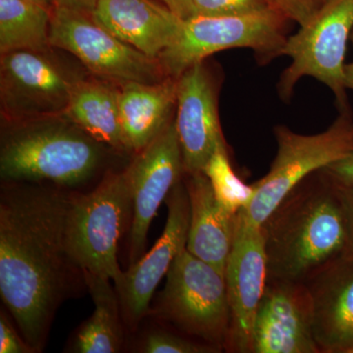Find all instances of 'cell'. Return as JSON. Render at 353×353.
<instances>
[{
	"label": "cell",
	"instance_id": "cell-3",
	"mask_svg": "<svg viewBox=\"0 0 353 353\" xmlns=\"http://www.w3.org/2000/svg\"><path fill=\"white\" fill-rule=\"evenodd\" d=\"M2 134L0 176L4 183H52L76 188L101 168L104 146L69 120L22 121Z\"/></svg>",
	"mask_w": 353,
	"mask_h": 353
},
{
	"label": "cell",
	"instance_id": "cell-29",
	"mask_svg": "<svg viewBox=\"0 0 353 353\" xmlns=\"http://www.w3.org/2000/svg\"><path fill=\"white\" fill-rule=\"evenodd\" d=\"M334 188L340 199L347 224V240L345 257L353 259V190L343 189L336 185H334Z\"/></svg>",
	"mask_w": 353,
	"mask_h": 353
},
{
	"label": "cell",
	"instance_id": "cell-23",
	"mask_svg": "<svg viewBox=\"0 0 353 353\" xmlns=\"http://www.w3.org/2000/svg\"><path fill=\"white\" fill-rule=\"evenodd\" d=\"M203 173L208 176L218 202L231 214H238L239 211L245 208L252 201L254 188L252 185H246L234 173L227 148L216 150Z\"/></svg>",
	"mask_w": 353,
	"mask_h": 353
},
{
	"label": "cell",
	"instance_id": "cell-22",
	"mask_svg": "<svg viewBox=\"0 0 353 353\" xmlns=\"http://www.w3.org/2000/svg\"><path fill=\"white\" fill-rule=\"evenodd\" d=\"M51 15L27 0H0V52L46 51L50 48Z\"/></svg>",
	"mask_w": 353,
	"mask_h": 353
},
{
	"label": "cell",
	"instance_id": "cell-34",
	"mask_svg": "<svg viewBox=\"0 0 353 353\" xmlns=\"http://www.w3.org/2000/svg\"><path fill=\"white\" fill-rule=\"evenodd\" d=\"M352 353H353V350H352Z\"/></svg>",
	"mask_w": 353,
	"mask_h": 353
},
{
	"label": "cell",
	"instance_id": "cell-18",
	"mask_svg": "<svg viewBox=\"0 0 353 353\" xmlns=\"http://www.w3.org/2000/svg\"><path fill=\"white\" fill-rule=\"evenodd\" d=\"M185 176L190 201V226L185 248L225 275L233 246L236 215L218 202L203 172Z\"/></svg>",
	"mask_w": 353,
	"mask_h": 353
},
{
	"label": "cell",
	"instance_id": "cell-21",
	"mask_svg": "<svg viewBox=\"0 0 353 353\" xmlns=\"http://www.w3.org/2000/svg\"><path fill=\"white\" fill-rule=\"evenodd\" d=\"M87 290L94 304L92 315L76 330L67 352L117 353L124 345L125 324L119 297L109 279L83 271Z\"/></svg>",
	"mask_w": 353,
	"mask_h": 353
},
{
	"label": "cell",
	"instance_id": "cell-8",
	"mask_svg": "<svg viewBox=\"0 0 353 353\" xmlns=\"http://www.w3.org/2000/svg\"><path fill=\"white\" fill-rule=\"evenodd\" d=\"M353 32V0H327L299 31L288 36L281 55L290 64L279 80V95L285 101L303 77L324 83L336 97L338 108L350 106L343 78L345 58Z\"/></svg>",
	"mask_w": 353,
	"mask_h": 353
},
{
	"label": "cell",
	"instance_id": "cell-14",
	"mask_svg": "<svg viewBox=\"0 0 353 353\" xmlns=\"http://www.w3.org/2000/svg\"><path fill=\"white\" fill-rule=\"evenodd\" d=\"M175 126L183 175L201 173L216 150L227 148L218 112L217 80L205 61L176 78Z\"/></svg>",
	"mask_w": 353,
	"mask_h": 353
},
{
	"label": "cell",
	"instance_id": "cell-5",
	"mask_svg": "<svg viewBox=\"0 0 353 353\" xmlns=\"http://www.w3.org/2000/svg\"><path fill=\"white\" fill-rule=\"evenodd\" d=\"M148 315L226 350L231 310L224 274L183 248L172 263L164 289Z\"/></svg>",
	"mask_w": 353,
	"mask_h": 353
},
{
	"label": "cell",
	"instance_id": "cell-30",
	"mask_svg": "<svg viewBox=\"0 0 353 353\" xmlns=\"http://www.w3.org/2000/svg\"><path fill=\"white\" fill-rule=\"evenodd\" d=\"M172 13L182 20H188L196 16L194 0H160Z\"/></svg>",
	"mask_w": 353,
	"mask_h": 353
},
{
	"label": "cell",
	"instance_id": "cell-2",
	"mask_svg": "<svg viewBox=\"0 0 353 353\" xmlns=\"http://www.w3.org/2000/svg\"><path fill=\"white\" fill-rule=\"evenodd\" d=\"M261 230L268 279L274 280L306 282L347 250L340 199L319 171L290 190Z\"/></svg>",
	"mask_w": 353,
	"mask_h": 353
},
{
	"label": "cell",
	"instance_id": "cell-11",
	"mask_svg": "<svg viewBox=\"0 0 353 353\" xmlns=\"http://www.w3.org/2000/svg\"><path fill=\"white\" fill-rule=\"evenodd\" d=\"M168 214L163 233L157 243L136 263L129 265L114 281L119 297L123 321L128 332L138 331L150 311L155 290L172 263L187 245L190 226V201L183 181L166 199Z\"/></svg>",
	"mask_w": 353,
	"mask_h": 353
},
{
	"label": "cell",
	"instance_id": "cell-10",
	"mask_svg": "<svg viewBox=\"0 0 353 353\" xmlns=\"http://www.w3.org/2000/svg\"><path fill=\"white\" fill-rule=\"evenodd\" d=\"M78 80L46 51L4 53L0 59L2 111L11 122L62 117Z\"/></svg>",
	"mask_w": 353,
	"mask_h": 353
},
{
	"label": "cell",
	"instance_id": "cell-31",
	"mask_svg": "<svg viewBox=\"0 0 353 353\" xmlns=\"http://www.w3.org/2000/svg\"><path fill=\"white\" fill-rule=\"evenodd\" d=\"M97 1L99 0H57V6L73 9V10L92 15Z\"/></svg>",
	"mask_w": 353,
	"mask_h": 353
},
{
	"label": "cell",
	"instance_id": "cell-26",
	"mask_svg": "<svg viewBox=\"0 0 353 353\" xmlns=\"http://www.w3.org/2000/svg\"><path fill=\"white\" fill-rule=\"evenodd\" d=\"M274 8L289 21L303 26L312 18L325 0H271Z\"/></svg>",
	"mask_w": 353,
	"mask_h": 353
},
{
	"label": "cell",
	"instance_id": "cell-1",
	"mask_svg": "<svg viewBox=\"0 0 353 353\" xmlns=\"http://www.w3.org/2000/svg\"><path fill=\"white\" fill-rule=\"evenodd\" d=\"M59 188L4 183L0 194V296L37 353L61 304L87 289L69 250L73 192Z\"/></svg>",
	"mask_w": 353,
	"mask_h": 353
},
{
	"label": "cell",
	"instance_id": "cell-27",
	"mask_svg": "<svg viewBox=\"0 0 353 353\" xmlns=\"http://www.w3.org/2000/svg\"><path fill=\"white\" fill-rule=\"evenodd\" d=\"M0 353H37L18 333L3 309L0 311Z\"/></svg>",
	"mask_w": 353,
	"mask_h": 353
},
{
	"label": "cell",
	"instance_id": "cell-15",
	"mask_svg": "<svg viewBox=\"0 0 353 353\" xmlns=\"http://www.w3.org/2000/svg\"><path fill=\"white\" fill-rule=\"evenodd\" d=\"M253 353H318L312 299L303 282L267 280L252 333Z\"/></svg>",
	"mask_w": 353,
	"mask_h": 353
},
{
	"label": "cell",
	"instance_id": "cell-25",
	"mask_svg": "<svg viewBox=\"0 0 353 353\" xmlns=\"http://www.w3.org/2000/svg\"><path fill=\"white\" fill-rule=\"evenodd\" d=\"M196 15L226 16L275 9L271 0H194Z\"/></svg>",
	"mask_w": 353,
	"mask_h": 353
},
{
	"label": "cell",
	"instance_id": "cell-4",
	"mask_svg": "<svg viewBox=\"0 0 353 353\" xmlns=\"http://www.w3.org/2000/svg\"><path fill=\"white\" fill-rule=\"evenodd\" d=\"M132 214L128 168L110 174L88 194H72L68 217V245L83 271L116 281L122 274L118 248L130 230Z\"/></svg>",
	"mask_w": 353,
	"mask_h": 353
},
{
	"label": "cell",
	"instance_id": "cell-7",
	"mask_svg": "<svg viewBox=\"0 0 353 353\" xmlns=\"http://www.w3.org/2000/svg\"><path fill=\"white\" fill-rule=\"evenodd\" d=\"M274 134L278 148L270 170L252 183V201L239 211L248 224L257 228L304 179L352 152V111L350 106L341 109L333 124L318 134H297L279 125Z\"/></svg>",
	"mask_w": 353,
	"mask_h": 353
},
{
	"label": "cell",
	"instance_id": "cell-24",
	"mask_svg": "<svg viewBox=\"0 0 353 353\" xmlns=\"http://www.w3.org/2000/svg\"><path fill=\"white\" fill-rule=\"evenodd\" d=\"M134 352L141 353H214L220 348L209 343H197L169 330L152 329L143 334Z\"/></svg>",
	"mask_w": 353,
	"mask_h": 353
},
{
	"label": "cell",
	"instance_id": "cell-33",
	"mask_svg": "<svg viewBox=\"0 0 353 353\" xmlns=\"http://www.w3.org/2000/svg\"><path fill=\"white\" fill-rule=\"evenodd\" d=\"M27 1L43 7V8L50 10V12H53V10H54L57 6V0H27Z\"/></svg>",
	"mask_w": 353,
	"mask_h": 353
},
{
	"label": "cell",
	"instance_id": "cell-13",
	"mask_svg": "<svg viewBox=\"0 0 353 353\" xmlns=\"http://www.w3.org/2000/svg\"><path fill=\"white\" fill-rule=\"evenodd\" d=\"M268 280L264 236L261 228L248 224L240 212L231 252L225 269L231 330L226 350L252 352L255 316Z\"/></svg>",
	"mask_w": 353,
	"mask_h": 353
},
{
	"label": "cell",
	"instance_id": "cell-35",
	"mask_svg": "<svg viewBox=\"0 0 353 353\" xmlns=\"http://www.w3.org/2000/svg\"><path fill=\"white\" fill-rule=\"evenodd\" d=\"M325 1H327V0H325Z\"/></svg>",
	"mask_w": 353,
	"mask_h": 353
},
{
	"label": "cell",
	"instance_id": "cell-28",
	"mask_svg": "<svg viewBox=\"0 0 353 353\" xmlns=\"http://www.w3.org/2000/svg\"><path fill=\"white\" fill-rule=\"evenodd\" d=\"M319 173L336 187L353 190V150L324 167Z\"/></svg>",
	"mask_w": 353,
	"mask_h": 353
},
{
	"label": "cell",
	"instance_id": "cell-20",
	"mask_svg": "<svg viewBox=\"0 0 353 353\" xmlns=\"http://www.w3.org/2000/svg\"><path fill=\"white\" fill-rule=\"evenodd\" d=\"M120 90L95 81H77L65 109V119L81 128L103 145L120 152H129L119 109Z\"/></svg>",
	"mask_w": 353,
	"mask_h": 353
},
{
	"label": "cell",
	"instance_id": "cell-12",
	"mask_svg": "<svg viewBox=\"0 0 353 353\" xmlns=\"http://www.w3.org/2000/svg\"><path fill=\"white\" fill-rule=\"evenodd\" d=\"M127 168L132 199L129 230V265H132L145 254L152 220L185 174L175 121L139 152Z\"/></svg>",
	"mask_w": 353,
	"mask_h": 353
},
{
	"label": "cell",
	"instance_id": "cell-19",
	"mask_svg": "<svg viewBox=\"0 0 353 353\" xmlns=\"http://www.w3.org/2000/svg\"><path fill=\"white\" fill-rule=\"evenodd\" d=\"M176 78L168 77L155 83H123L120 119L129 152H141L170 124L176 105Z\"/></svg>",
	"mask_w": 353,
	"mask_h": 353
},
{
	"label": "cell",
	"instance_id": "cell-17",
	"mask_svg": "<svg viewBox=\"0 0 353 353\" xmlns=\"http://www.w3.org/2000/svg\"><path fill=\"white\" fill-rule=\"evenodd\" d=\"M90 16L123 43L153 59L175 41L183 23L152 0H99Z\"/></svg>",
	"mask_w": 353,
	"mask_h": 353
},
{
	"label": "cell",
	"instance_id": "cell-16",
	"mask_svg": "<svg viewBox=\"0 0 353 353\" xmlns=\"http://www.w3.org/2000/svg\"><path fill=\"white\" fill-rule=\"evenodd\" d=\"M305 283L312 299L313 331L320 352L353 350V259L341 257Z\"/></svg>",
	"mask_w": 353,
	"mask_h": 353
},
{
	"label": "cell",
	"instance_id": "cell-9",
	"mask_svg": "<svg viewBox=\"0 0 353 353\" xmlns=\"http://www.w3.org/2000/svg\"><path fill=\"white\" fill-rule=\"evenodd\" d=\"M50 43L68 51L92 73L121 85L155 83L168 78L159 60L123 43L90 14L57 6L51 15Z\"/></svg>",
	"mask_w": 353,
	"mask_h": 353
},
{
	"label": "cell",
	"instance_id": "cell-32",
	"mask_svg": "<svg viewBox=\"0 0 353 353\" xmlns=\"http://www.w3.org/2000/svg\"><path fill=\"white\" fill-rule=\"evenodd\" d=\"M343 78H345V85L347 90H353V62L345 65Z\"/></svg>",
	"mask_w": 353,
	"mask_h": 353
},
{
	"label": "cell",
	"instance_id": "cell-6",
	"mask_svg": "<svg viewBox=\"0 0 353 353\" xmlns=\"http://www.w3.org/2000/svg\"><path fill=\"white\" fill-rule=\"evenodd\" d=\"M289 20L276 9L241 15H196L183 20L178 37L158 57L165 74L178 78L185 70L220 51L250 48L268 63L282 57Z\"/></svg>",
	"mask_w": 353,
	"mask_h": 353
}]
</instances>
